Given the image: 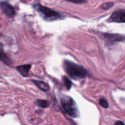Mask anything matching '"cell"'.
<instances>
[{"mask_svg":"<svg viewBox=\"0 0 125 125\" xmlns=\"http://www.w3.org/2000/svg\"><path fill=\"white\" fill-rule=\"evenodd\" d=\"M33 83L37 86V87H39L41 90L44 91H48L50 89V87H49L47 83H45L43 82H42V81H39V80H32Z\"/></svg>","mask_w":125,"mask_h":125,"instance_id":"obj_9","label":"cell"},{"mask_svg":"<svg viewBox=\"0 0 125 125\" xmlns=\"http://www.w3.org/2000/svg\"><path fill=\"white\" fill-rule=\"evenodd\" d=\"M114 125H125V123L122 121H117Z\"/></svg>","mask_w":125,"mask_h":125,"instance_id":"obj_15","label":"cell"},{"mask_svg":"<svg viewBox=\"0 0 125 125\" xmlns=\"http://www.w3.org/2000/svg\"><path fill=\"white\" fill-rule=\"evenodd\" d=\"M109 22H117L125 23V11L124 9L118 10L112 14L108 20Z\"/></svg>","mask_w":125,"mask_h":125,"instance_id":"obj_4","label":"cell"},{"mask_svg":"<svg viewBox=\"0 0 125 125\" xmlns=\"http://www.w3.org/2000/svg\"><path fill=\"white\" fill-rule=\"evenodd\" d=\"M0 9L6 16L10 18L13 17L15 14V11L13 6L5 1L0 2Z\"/></svg>","mask_w":125,"mask_h":125,"instance_id":"obj_5","label":"cell"},{"mask_svg":"<svg viewBox=\"0 0 125 125\" xmlns=\"http://www.w3.org/2000/svg\"><path fill=\"white\" fill-rule=\"evenodd\" d=\"M63 80H64V83L65 85V87L67 88V89H70L71 87H72V82L68 78H67V77H63Z\"/></svg>","mask_w":125,"mask_h":125,"instance_id":"obj_11","label":"cell"},{"mask_svg":"<svg viewBox=\"0 0 125 125\" xmlns=\"http://www.w3.org/2000/svg\"><path fill=\"white\" fill-rule=\"evenodd\" d=\"M33 7L37 12H39L40 16L46 21H55L63 18V16L60 13L41 4H36Z\"/></svg>","mask_w":125,"mask_h":125,"instance_id":"obj_2","label":"cell"},{"mask_svg":"<svg viewBox=\"0 0 125 125\" xmlns=\"http://www.w3.org/2000/svg\"><path fill=\"white\" fill-rule=\"evenodd\" d=\"M37 104H38L39 107L43 108H46L49 105L48 102L45 100H37Z\"/></svg>","mask_w":125,"mask_h":125,"instance_id":"obj_10","label":"cell"},{"mask_svg":"<svg viewBox=\"0 0 125 125\" xmlns=\"http://www.w3.org/2000/svg\"><path fill=\"white\" fill-rule=\"evenodd\" d=\"M61 100L63 109L70 116L73 118H77L79 116L78 106L73 98L68 96L62 95L61 98Z\"/></svg>","mask_w":125,"mask_h":125,"instance_id":"obj_3","label":"cell"},{"mask_svg":"<svg viewBox=\"0 0 125 125\" xmlns=\"http://www.w3.org/2000/svg\"><path fill=\"white\" fill-rule=\"evenodd\" d=\"M114 5L113 2H107V3H104L101 6L103 9H108L111 8V7H112V6Z\"/></svg>","mask_w":125,"mask_h":125,"instance_id":"obj_13","label":"cell"},{"mask_svg":"<svg viewBox=\"0 0 125 125\" xmlns=\"http://www.w3.org/2000/svg\"><path fill=\"white\" fill-rule=\"evenodd\" d=\"M105 39L111 42H121L125 40V36L119 34H112V33H104Z\"/></svg>","mask_w":125,"mask_h":125,"instance_id":"obj_6","label":"cell"},{"mask_svg":"<svg viewBox=\"0 0 125 125\" xmlns=\"http://www.w3.org/2000/svg\"><path fill=\"white\" fill-rule=\"evenodd\" d=\"M63 69L67 74L75 79L84 78L87 74V70L83 66L68 60L63 61Z\"/></svg>","mask_w":125,"mask_h":125,"instance_id":"obj_1","label":"cell"},{"mask_svg":"<svg viewBox=\"0 0 125 125\" xmlns=\"http://www.w3.org/2000/svg\"><path fill=\"white\" fill-rule=\"evenodd\" d=\"M100 105H101L104 108H107L109 107V104L107 102V100H106L104 99H101L100 100Z\"/></svg>","mask_w":125,"mask_h":125,"instance_id":"obj_12","label":"cell"},{"mask_svg":"<svg viewBox=\"0 0 125 125\" xmlns=\"http://www.w3.org/2000/svg\"><path fill=\"white\" fill-rule=\"evenodd\" d=\"M0 61L4 63L5 64L9 65V66H10L12 63L10 60L8 56L4 51L3 47H2V45L1 43H0Z\"/></svg>","mask_w":125,"mask_h":125,"instance_id":"obj_7","label":"cell"},{"mask_svg":"<svg viewBox=\"0 0 125 125\" xmlns=\"http://www.w3.org/2000/svg\"><path fill=\"white\" fill-rule=\"evenodd\" d=\"M31 65L24 64L17 66V69L18 70V72L21 74V75H23L24 77H26L28 75L29 71L31 69Z\"/></svg>","mask_w":125,"mask_h":125,"instance_id":"obj_8","label":"cell"},{"mask_svg":"<svg viewBox=\"0 0 125 125\" xmlns=\"http://www.w3.org/2000/svg\"><path fill=\"white\" fill-rule=\"evenodd\" d=\"M64 1H68V2H73L75 4H83L87 2L86 0H64Z\"/></svg>","mask_w":125,"mask_h":125,"instance_id":"obj_14","label":"cell"}]
</instances>
